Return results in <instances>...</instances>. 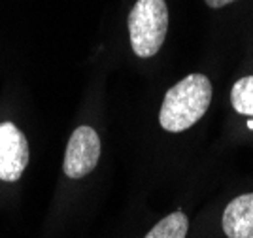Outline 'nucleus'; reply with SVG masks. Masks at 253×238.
I'll list each match as a JSON object with an SVG mask.
<instances>
[{"instance_id":"1a4fd4ad","label":"nucleus","mask_w":253,"mask_h":238,"mask_svg":"<svg viewBox=\"0 0 253 238\" xmlns=\"http://www.w3.org/2000/svg\"><path fill=\"white\" fill-rule=\"evenodd\" d=\"M248 127H250V129L253 131V121H250V123H248Z\"/></svg>"},{"instance_id":"7ed1b4c3","label":"nucleus","mask_w":253,"mask_h":238,"mask_svg":"<svg viewBox=\"0 0 253 238\" xmlns=\"http://www.w3.org/2000/svg\"><path fill=\"white\" fill-rule=\"evenodd\" d=\"M98 159H100V138L96 131L89 125L78 127L66 144L63 163L64 174L72 180H82L95 170Z\"/></svg>"},{"instance_id":"f257e3e1","label":"nucleus","mask_w":253,"mask_h":238,"mask_svg":"<svg viewBox=\"0 0 253 238\" xmlns=\"http://www.w3.org/2000/svg\"><path fill=\"white\" fill-rule=\"evenodd\" d=\"M211 102V82L204 74H189L170 87L161 106L159 123L169 133H181L202 119Z\"/></svg>"},{"instance_id":"0eeeda50","label":"nucleus","mask_w":253,"mask_h":238,"mask_svg":"<svg viewBox=\"0 0 253 238\" xmlns=\"http://www.w3.org/2000/svg\"><path fill=\"white\" fill-rule=\"evenodd\" d=\"M232 108L242 115H253V76L240 78L231 89Z\"/></svg>"},{"instance_id":"423d86ee","label":"nucleus","mask_w":253,"mask_h":238,"mask_svg":"<svg viewBox=\"0 0 253 238\" xmlns=\"http://www.w3.org/2000/svg\"><path fill=\"white\" fill-rule=\"evenodd\" d=\"M187 231H189L187 216L181 212H174L165 219H161L146 235V238H185Z\"/></svg>"},{"instance_id":"20e7f679","label":"nucleus","mask_w":253,"mask_h":238,"mask_svg":"<svg viewBox=\"0 0 253 238\" xmlns=\"http://www.w3.org/2000/svg\"><path fill=\"white\" fill-rule=\"evenodd\" d=\"M29 142L13 123H0V180L13 184L29 165Z\"/></svg>"},{"instance_id":"39448f33","label":"nucleus","mask_w":253,"mask_h":238,"mask_svg":"<svg viewBox=\"0 0 253 238\" xmlns=\"http://www.w3.org/2000/svg\"><path fill=\"white\" fill-rule=\"evenodd\" d=\"M221 223L229 238H253V193L232 198L223 212Z\"/></svg>"},{"instance_id":"6e6552de","label":"nucleus","mask_w":253,"mask_h":238,"mask_svg":"<svg viewBox=\"0 0 253 238\" xmlns=\"http://www.w3.org/2000/svg\"><path fill=\"white\" fill-rule=\"evenodd\" d=\"M210 8L213 10H217V8H223V6H227V4H232V2H236V0H204Z\"/></svg>"},{"instance_id":"f03ea898","label":"nucleus","mask_w":253,"mask_h":238,"mask_svg":"<svg viewBox=\"0 0 253 238\" xmlns=\"http://www.w3.org/2000/svg\"><path fill=\"white\" fill-rule=\"evenodd\" d=\"M169 32V8L165 0H136L128 13V36L132 51L149 59L163 48Z\"/></svg>"}]
</instances>
